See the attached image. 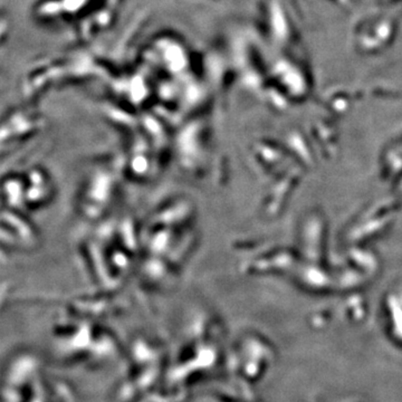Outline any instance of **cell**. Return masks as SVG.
<instances>
[{
	"label": "cell",
	"instance_id": "cell-1",
	"mask_svg": "<svg viewBox=\"0 0 402 402\" xmlns=\"http://www.w3.org/2000/svg\"><path fill=\"white\" fill-rule=\"evenodd\" d=\"M116 180L108 170H97L89 178L83 194V213L89 218H97L110 205Z\"/></svg>",
	"mask_w": 402,
	"mask_h": 402
},
{
	"label": "cell",
	"instance_id": "cell-2",
	"mask_svg": "<svg viewBox=\"0 0 402 402\" xmlns=\"http://www.w3.org/2000/svg\"><path fill=\"white\" fill-rule=\"evenodd\" d=\"M3 244L18 248H33L38 241V234L32 224L23 217L20 211L4 210L2 227Z\"/></svg>",
	"mask_w": 402,
	"mask_h": 402
},
{
	"label": "cell",
	"instance_id": "cell-3",
	"mask_svg": "<svg viewBox=\"0 0 402 402\" xmlns=\"http://www.w3.org/2000/svg\"><path fill=\"white\" fill-rule=\"evenodd\" d=\"M25 181L27 207H41L53 198L54 184L46 171L39 168L29 170Z\"/></svg>",
	"mask_w": 402,
	"mask_h": 402
},
{
	"label": "cell",
	"instance_id": "cell-4",
	"mask_svg": "<svg viewBox=\"0 0 402 402\" xmlns=\"http://www.w3.org/2000/svg\"><path fill=\"white\" fill-rule=\"evenodd\" d=\"M3 196L8 209L20 211L23 205L27 206L25 177L5 178L3 184Z\"/></svg>",
	"mask_w": 402,
	"mask_h": 402
}]
</instances>
